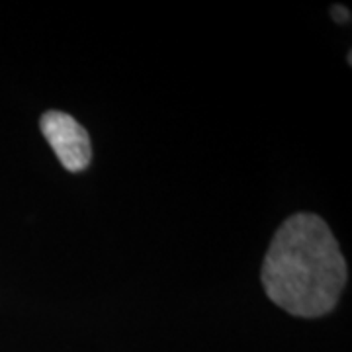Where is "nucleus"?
Listing matches in <instances>:
<instances>
[{"instance_id": "nucleus-1", "label": "nucleus", "mask_w": 352, "mask_h": 352, "mask_svg": "<svg viewBox=\"0 0 352 352\" xmlns=\"http://www.w3.org/2000/svg\"><path fill=\"white\" fill-rule=\"evenodd\" d=\"M263 286L278 307L298 317L335 309L346 284V261L329 226L315 214H294L264 256Z\"/></svg>"}, {"instance_id": "nucleus-2", "label": "nucleus", "mask_w": 352, "mask_h": 352, "mask_svg": "<svg viewBox=\"0 0 352 352\" xmlns=\"http://www.w3.org/2000/svg\"><path fill=\"white\" fill-rule=\"evenodd\" d=\"M41 133L67 170L80 173L92 159V147L85 127L63 112H45L41 116Z\"/></svg>"}, {"instance_id": "nucleus-3", "label": "nucleus", "mask_w": 352, "mask_h": 352, "mask_svg": "<svg viewBox=\"0 0 352 352\" xmlns=\"http://www.w3.org/2000/svg\"><path fill=\"white\" fill-rule=\"evenodd\" d=\"M331 14H333V18H335L339 24H344V22H349V20H351V14H349L346 8H342V6H335Z\"/></svg>"}]
</instances>
